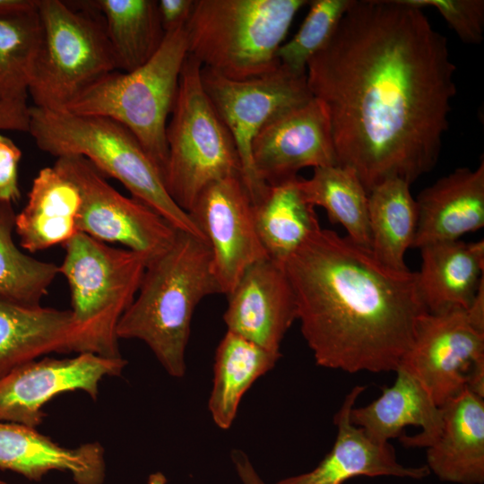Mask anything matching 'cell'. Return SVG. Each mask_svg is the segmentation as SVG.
<instances>
[{
  "instance_id": "1",
  "label": "cell",
  "mask_w": 484,
  "mask_h": 484,
  "mask_svg": "<svg viewBox=\"0 0 484 484\" xmlns=\"http://www.w3.org/2000/svg\"><path fill=\"white\" fill-rule=\"evenodd\" d=\"M446 38L403 0H352L307 63L338 165L367 194L390 178L411 185L436 166L456 94Z\"/></svg>"
},
{
  "instance_id": "2",
  "label": "cell",
  "mask_w": 484,
  "mask_h": 484,
  "mask_svg": "<svg viewBox=\"0 0 484 484\" xmlns=\"http://www.w3.org/2000/svg\"><path fill=\"white\" fill-rule=\"evenodd\" d=\"M283 265L316 365L348 373L396 371L418 318L428 312L416 272L390 269L369 249L322 228Z\"/></svg>"
},
{
  "instance_id": "3",
  "label": "cell",
  "mask_w": 484,
  "mask_h": 484,
  "mask_svg": "<svg viewBox=\"0 0 484 484\" xmlns=\"http://www.w3.org/2000/svg\"><path fill=\"white\" fill-rule=\"evenodd\" d=\"M203 239L177 231L170 247L147 263L137 294L117 327L118 339H137L166 372L182 378L193 315L206 297L220 293Z\"/></svg>"
},
{
  "instance_id": "4",
  "label": "cell",
  "mask_w": 484,
  "mask_h": 484,
  "mask_svg": "<svg viewBox=\"0 0 484 484\" xmlns=\"http://www.w3.org/2000/svg\"><path fill=\"white\" fill-rule=\"evenodd\" d=\"M29 134L38 148L56 158L78 155L105 177L119 181L177 230L204 239L169 194L161 172L137 138L123 125L101 116L30 108Z\"/></svg>"
},
{
  "instance_id": "5",
  "label": "cell",
  "mask_w": 484,
  "mask_h": 484,
  "mask_svg": "<svg viewBox=\"0 0 484 484\" xmlns=\"http://www.w3.org/2000/svg\"><path fill=\"white\" fill-rule=\"evenodd\" d=\"M305 0H194L185 24L188 54L202 67L246 80L280 66L277 51Z\"/></svg>"
},
{
  "instance_id": "6",
  "label": "cell",
  "mask_w": 484,
  "mask_h": 484,
  "mask_svg": "<svg viewBox=\"0 0 484 484\" xmlns=\"http://www.w3.org/2000/svg\"><path fill=\"white\" fill-rule=\"evenodd\" d=\"M59 268L70 293L71 351L122 357L117 327L139 290L147 259L78 232L64 246Z\"/></svg>"
},
{
  "instance_id": "7",
  "label": "cell",
  "mask_w": 484,
  "mask_h": 484,
  "mask_svg": "<svg viewBox=\"0 0 484 484\" xmlns=\"http://www.w3.org/2000/svg\"><path fill=\"white\" fill-rule=\"evenodd\" d=\"M41 41L29 95L33 106L65 110L117 70L102 15L89 1L39 0Z\"/></svg>"
},
{
  "instance_id": "8",
  "label": "cell",
  "mask_w": 484,
  "mask_h": 484,
  "mask_svg": "<svg viewBox=\"0 0 484 484\" xmlns=\"http://www.w3.org/2000/svg\"><path fill=\"white\" fill-rule=\"evenodd\" d=\"M187 54L184 25L166 32L160 47L144 65L129 73H108L65 110L106 117L125 126L163 177L168 159V118Z\"/></svg>"
},
{
  "instance_id": "9",
  "label": "cell",
  "mask_w": 484,
  "mask_h": 484,
  "mask_svg": "<svg viewBox=\"0 0 484 484\" xmlns=\"http://www.w3.org/2000/svg\"><path fill=\"white\" fill-rule=\"evenodd\" d=\"M201 68L187 54L166 130L164 184L173 201L186 212L212 183L241 177L234 140L203 90Z\"/></svg>"
},
{
  "instance_id": "10",
  "label": "cell",
  "mask_w": 484,
  "mask_h": 484,
  "mask_svg": "<svg viewBox=\"0 0 484 484\" xmlns=\"http://www.w3.org/2000/svg\"><path fill=\"white\" fill-rule=\"evenodd\" d=\"M201 78L205 93L234 140L241 179L255 204L265 194L268 185L255 173L253 141L274 116L313 98L307 77L294 74L280 65L268 73L246 80H232L202 67Z\"/></svg>"
},
{
  "instance_id": "11",
  "label": "cell",
  "mask_w": 484,
  "mask_h": 484,
  "mask_svg": "<svg viewBox=\"0 0 484 484\" xmlns=\"http://www.w3.org/2000/svg\"><path fill=\"white\" fill-rule=\"evenodd\" d=\"M54 167L79 190V232L106 244H121L148 262L173 244L178 230L142 201L119 193L84 157L62 156Z\"/></svg>"
},
{
  "instance_id": "12",
  "label": "cell",
  "mask_w": 484,
  "mask_h": 484,
  "mask_svg": "<svg viewBox=\"0 0 484 484\" xmlns=\"http://www.w3.org/2000/svg\"><path fill=\"white\" fill-rule=\"evenodd\" d=\"M211 251L221 294L229 295L252 264L269 258L258 237L254 206L240 176L209 185L187 212Z\"/></svg>"
},
{
  "instance_id": "13",
  "label": "cell",
  "mask_w": 484,
  "mask_h": 484,
  "mask_svg": "<svg viewBox=\"0 0 484 484\" xmlns=\"http://www.w3.org/2000/svg\"><path fill=\"white\" fill-rule=\"evenodd\" d=\"M127 361L79 353L73 358H43L24 364L0 378V422L37 428L47 416L46 403L73 391L86 393L93 401L106 376H120Z\"/></svg>"
},
{
  "instance_id": "14",
  "label": "cell",
  "mask_w": 484,
  "mask_h": 484,
  "mask_svg": "<svg viewBox=\"0 0 484 484\" xmlns=\"http://www.w3.org/2000/svg\"><path fill=\"white\" fill-rule=\"evenodd\" d=\"M481 359L484 332L471 324L465 309L453 308L419 315L412 344L399 366L411 372L441 407L465 388L471 365Z\"/></svg>"
},
{
  "instance_id": "15",
  "label": "cell",
  "mask_w": 484,
  "mask_h": 484,
  "mask_svg": "<svg viewBox=\"0 0 484 484\" xmlns=\"http://www.w3.org/2000/svg\"><path fill=\"white\" fill-rule=\"evenodd\" d=\"M252 160L256 175L268 186L294 179L307 167L338 165L322 103L312 98L271 118L253 141Z\"/></svg>"
},
{
  "instance_id": "16",
  "label": "cell",
  "mask_w": 484,
  "mask_h": 484,
  "mask_svg": "<svg viewBox=\"0 0 484 484\" xmlns=\"http://www.w3.org/2000/svg\"><path fill=\"white\" fill-rule=\"evenodd\" d=\"M227 298V331L281 353L282 340L297 320L295 295L284 265L270 258L256 262Z\"/></svg>"
},
{
  "instance_id": "17",
  "label": "cell",
  "mask_w": 484,
  "mask_h": 484,
  "mask_svg": "<svg viewBox=\"0 0 484 484\" xmlns=\"http://www.w3.org/2000/svg\"><path fill=\"white\" fill-rule=\"evenodd\" d=\"M364 385H356L345 396L334 415L337 428L332 449L310 471L287 477L275 484H343L359 477H396L423 480L430 474L427 465L405 466L397 461L389 443L372 439L350 420V411Z\"/></svg>"
},
{
  "instance_id": "18",
  "label": "cell",
  "mask_w": 484,
  "mask_h": 484,
  "mask_svg": "<svg viewBox=\"0 0 484 484\" xmlns=\"http://www.w3.org/2000/svg\"><path fill=\"white\" fill-rule=\"evenodd\" d=\"M395 372V382L377 399L351 409L350 420L376 442L399 436L404 446L428 448L441 432L442 407L411 372L400 366Z\"/></svg>"
},
{
  "instance_id": "19",
  "label": "cell",
  "mask_w": 484,
  "mask_h": 484,
  "mask_svg": "<svg viewBox=\"0 0 484 484\" xmlns=\"http://www.w3.org/2000/svg\"><path fill=\"white\" fill-rule=\"evenodd\" d=\"M0 470L40 481L51 471L71 474L75 484H103L104 447L99 442L67 448L32 428L0 422Z\"/></svg>"
},
{
  "instance_id": "20",
  "label": "cell",
  "mask_w": 484,
  "mask_h": 484,
  "mask_svg": "<svg viewBox=\"0 0 484 484\" xmlns=\"http://www.w3.org/2000/svg\"><path fill=\"white\" fill-rule=\"evenodd\" d=\"M418 226L413 248L456 240L484 226V161L458 168L423 189L416 199Z\"/></svg>"
},
{
  "instance_id": "21",
  "label": "cell",
  "mask_w": 484,
  "mask_h": 484,
  "mask_svg": "<svg viewBox=\"0 0 484 484\" xmlns=\"http://www.w3.org/2000/svg\"><path fill=\"white\" fill-rule=\"evenodd\" d=\"M441 407V432L428 447L426 465L445 482L483 484L484 399L465 387Z\"/></svg>"
},
{
  "instance_id": "22",
  "label": "cell",
  "mask_w": 484,
  "mask_h": 484,
  "mask_svg": "<svg viewBox=\"0 0 484 484\" xmlns=\"http://www.w3.org/2000/svg\"><path fill=\"white\" fill-rule=\"evenodd\" d=\"M419 249L421 264L416 280L426 310H467L484 283V241H438Z\"/></svg>"
},
{
  "instance_id": "23",
  "label": "cell",
  "mask_w": 484,
  "mask_h": 484,
  "mask_svg": "<svg viewBox=\"0 0 484 484\" xmlns=\"http://www.w3.org/2000/svg\"><path fill=\"white\" fill-rule=\"evenodd\" d=\"M81 195L76 186L54 166L33 179L24 208L15 215L14 231L30 253L62 245L78 232Z\"/></svg>"
},
{
  "instance_id": "24",
  "label": "cell",
  "mask_w": 484,
  "mask_h": 484,
  "mask_svg": "<svg viewBox=\"0 0 484 484\" xmlns=\"http://www.w3.org/2000/svg\"><path fill=\"white\" fill-rule=\"evenodd\" d=\"M70 310L0 299V378L49 353H70Z\"/></svg>"
},
{
  "instance_id": "25",
  "label": "cell",
  "mask_w": 484,
  "mask_h": 484,
  "mask_svg": "<svg viewBox=\"0 0 484 484\" xmlns=\"http://www.w3.org/2000/svg\"><path fill=\"white\" fill-rule=\"evenodd\" d=\"M281 357V353L226 332L216 349L208 401V410L218 428L227 430L232 426L244 394Z\"/></svg>"
},
{
  "instance_id": "26",
  "label": "cell",
  "mask_w": 484,
  "mask_h": 484,
  "mask_svg": "<svg viewBox=\"0 0 484 484\" xmlns=\"http://www.w3.org/2000/svg\"><path fill=\"white\" fill-rule=\"evenodd\" d=\"M298 177L268 186L254 206L258 237L268 257L284 263L321 227L315 207L304 197Z\"/></svg>"
},
{
  "instance_id": "27",
  "label": "cell",
  "mask_w": 484,
  "mask_h": 484,
  "mask_svg": "<svg viewBox=\"0 0 484 484\" xmlns=\"http://www.w3.org/2000/svg\"><path fill=\"white\" fill-rule=\"evenodd\" d=\"M410 184L402 178H390L368 193L370 251L390 269L409 271L404 260L412 247L418 226V206Z\"/></svg>"
},
{
  "instance_id": "28",
  "label": "cell",
  "mask_w": 484,
  "mask_h": 484,
  "mask_svg": "<svg viewBox=\"0 0 484 484\" xmlns=\"http://www.w3.org/2000/svg\"><path fill=\"white\" fill-rule=\"evenodd\" d=\"M103 17L117 69L132 72L148 62L166 32L154 0H91Z\"/></svg>"
},
{
  "instance_id": "29",
  "label": "cell",
  "mask_w": 484,
  "mask_h": 484,
  "mask_svg": "<svg viewBox=\"0 0 484 484\" xmlns=\"http://www.w3.org/2000/svg\"><path fill=\"white\" fill-rule=\"evenodd\" d=\"M298 185L311 205L324 208L331 222L346 229L347 238L370 250L368 194L352 169L315 168L310 178L298 177Z\"/></svg>"
},
{
  "instance_id": "30",
  "label": "cell",
  "mask_w": 484,
  "mask_h": 484,
  "mask_svg": "<svg viewBox=\"0 0 484 484\" xmlns=\"http://www.w3.org/2000/svg\"><path fill=\"white\" fill-rule=\"evenodd\" d=\"M15 215L12 203H0V299L40 305L59 268L18 248L13 238Z\"/></svg>"
},
{
  "instance_id": "31",
  "label": "cell",
  "mask_w": 484,
  "mask_h": 484,
  "mask_svg": "<svg viewBox=\"0 0 484 484\" xmlns=\"http://www.w3.org/2000/svg\"><path fill=\"white\" fill-rule=\"evenodd\" d=\"M41 33L38 10L0 16V102L27 100Z\"/></svg>"
},
{
  "instance_id": "32",
  "label": "cell",
  "mask_w": 484,
  "mask_h": 484,
  "mask_svg": "<svg viewBox=\"0 0 484 484\" xmlns=\"http://www.w3.org/2000/svg\"><path fill=\"white\" fill-rule=\"evenodd\" d=\"M352 0H314L299 30L277 51L280 65L306 75L308 61L330 40Z\"/></svg>"
},
{
  "instance_id": "33",
  "label": "cell",
  "mask_w": 484,
  "mask_h": 484,
  "mask_svg": "<svg viewBox=\"0 0 484 484\" xmlns=\"http://www.w3.org/2000/svg\"><path fill=\"white\" fill-rule=\"evenodd\" d=\"M406 4L422 9H436L454 30L461 40L468 44H480L483 39V0H403Z\"/></svg>"
},
{
  "instance_id": "34",
  "label": "cell",
  "mask_w": 484,
  "mask_h": 484,
  "mask_svg": "<svg viewBox=\"0 0 484 484\" xmlns=\"http://www.w3.org/2000/svg\"><path fill=\"white\" fill-rule=\"evenodd\" d=\"M20 148L0 134V203H12L21 199L19 187Z\"/></svg>"
},
{
  "instance_id": "35",
  "label": "cell",
  "mask_w": 484,
  "mask_h": 484,
  "mask_svg": "<svg viewBox=\"0 0 484 484\" xmlns=\"http://www.w3.org/2000/svg\"><path fill=\"white\" fill-rule=\"evenodd\" d=\"M194 0H160L157 1L161 26L165 32L182 27L187 22Z\"/></svg>"
},
{
  "instance_id": "36",
  "label": "cell",
  "mask_w": 484,
  "mask_h": 484,
  "mask_svg": "<svg viewBox=\"0 0 484 484\" xmlns=\"http://www.w3.org/2000/svg\"><path fill=\"white\" fill-rule=\"evenodd\" d=\"M30 108L27 100L0 102V130L29 133Z\"/></svg>"
},
{
  "instance_id": "37",
  "label": "cell",
  "mask_w": 484,
  "mask_h": 484,
  "mask_svg": "<svg viewBox=\"0 0 484 484\" xmlns=\"http://www.w3.org/2000/svg\"><path fill=\"white\" fill-rule=\"evenodd\" d=\"M230 458L241 484H265L244 451L233 449Z\"/></svg>"
},
{
  "instance_id": "38",
  "label": "cell",
  "mask_w": 484,
  "mask_h": 484,
  "mask_svg": "<svg viewBox=\"0 0 484 484\" xmlns=\"http://www.w3.org/2000/svg\"><path fill=\"white\" fill-rule=\"evenodd\" d=\"M465 387L475 395L484 397V359L471 365L467 374Z\"/></svg>"
},
{
  "instance_id": "39",
  "label": "cell",
  "mask_w": 484,
  "mask_h": 484,
  "mask_svg": "<svg viewBox=\"0 0 484 484\" xmlns=\"http://www.w3.org/2000/svg\"><path fill=\"white\" fill-rule=\"evenodd\" d=\"M39 0H0V16L38 10Z\"/></svg>"
},
{
  "instance_id": "40",
  "label": "cell",
  "mask_w": 484,
  "mask_h": 484,
  "mask_svg": "<svg viewBox=\"0 0 484 484\" xmlns=\"http://www.w3.org/2000/svg\"><path fill=\"white\" fill-rule=\"evenodd\" d=\"M466 313L471 324L478 330L484 332V283L480 287Z\"/></svg>"
},
{
  "instance_id": "41",
  "label": "cell",
  "mask_w": 484,
  "mask_h": 484,
  "mask_svg": "<svg viewBox=\"0 0 484 484\" xmlns=\"http://www.w3.org/2000/svg\"><path fill=\"white\" fill-rule=\"evenodd\" d=\"M166 476L160 472L156 471L149 475L146 484H167Z\"/></svg>"
},
{
  "instance_id": "42",
  "label": "cell",
  "mask_w": 484,
  "mask_h": 484,
  "mask_svg": "<svg viewBox=\"0 0 484 484\" xmlns=\"http://www.w3.org/2000/svg\"><path fill=\"white\" fill-rule=\"evenodd\" d=\"M0 484H8V483L0 480Z\"/></svg>"
}]
</instances>
